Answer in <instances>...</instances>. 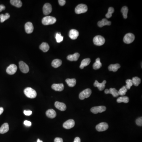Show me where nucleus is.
Segmentation results:
<instances>
[{"mask_svg": "<svg viewBox=\"0 0 142 142\" xmlns=\"http://www.w3.org/2000/svg\"><path fill=\"white\" fill-rule=\"evenodd\" d=\"M25 94L30 98H34L37 97V92L30 87L26 88L24 90Z\"/></svg>", "mask_w": 142, "mask_h": 142, "instance_id": "1", "label": "nucleus"}, {"mask_svg": "<svg viewBox=\"0 0 142 142\" xmlns=\"http://www.w3.org/2000/svg\"><path fill=\"white\" fill-rule=\"evenodd\" d=\"M56 21V19L55 17L50 16H48L43 17L42 19V23L44 25H50L55 23Z\"/></svg>", "mask_w": 142, "mask_h": 142, "instance_id": "2", "label": "nucleus"}, {"mask_svg": "<svg viewBox=\"0 0 142 142\" xmlns=\"http://www.w3.org/2000/svg\"><path fill=\"white\" fill-rule=\"evenodd\" d=\"M88 10V7L85 4H79L75 8V12L77 14H81L82 13H85Z\"/></svg>", "mask_w": 142, "mask_h": 142, "instance_id": "3", "label": "nucleus"}, {"mask_svg": "<svg viewBox=\"0 0 142 142\" xmlns=\"http://www.w3.org/2000/svg\"><path fill=\"white\" fill-rule=\"evenodd\" d=\"M93 42L95 45L101 46L105 43V39L101 36H96L93 39Z\"/></svg>", "mask_w": 142, "mask_h": 142, "instance_id": "4", "label": "nucleus"}, {"mask_svg": "<svg viewBox=\"0 0 142 142\" xmlns=\"http://www.w3.org/2000/svg\"><path fill=\"white\" fill-rule=\"evenodd\" d=\"M92 91L90 88H87L80 93L79 98L81 100H83L85 98H88L91 95Z\"/></svg>", "mask_w": 142, "mask_h": 142, "instance_id": "5", "label": "nucleus"}, {"mask_svg": "<svg viewBox=\"0 0 142 142\" xmlns=\"http://www.w3.org/2000/svg\"><path fill=\"white\" fill-rule=\"evenodd\" d=\"M135 39L134 35L132 33H129L126 34L125 36L124 37V42L126 44H130L134 42Z\"/></svg>", "mask_w": 142, "mask_h": 142, "instance_id": "6", "label": "nucleus"}, {"mask_svg": "<svg viewBox=\"0 0 142 142\" xmlns=\"http://www.w3.org/2000/svg\"><path fill=\"white\" fill-rule=\"evenodd\" d=\"M106 110V108L104 106L94 107L91 109V112L94 114H97L98 113H101L104 112Z\"/></svg>", "mask_w": 142, "mask_h": 142, "instance_id": "7", "label": "nucleus"}, {"mask_svg": "<svg viewBox=\"0 0 142 142\" xmlns=\"http://www.w3.org/2000/svg\"><path fill=\"white\" fill-rule=\"evenodd\" d=\"M108 124L105 122H101L96 126V130L98 132H103L108 129Z\"/></svg>", "mask_w": 142, "mask_h": 142, "instance_id": "8", "label": "nucleus"}, {"mask_svg": "<svg viewBox=\"0 0 142 142\" xmlns=\"http://www.w3.org/2000/svg\"><path fill=\"white\" fill-rule=\"evenodd\" d=\"M19 68L21 72L25 74L28 73L29 70V66L24 62L22 61L19 62Z\"/></svg>", "mask_w": 142, "mask_h": 142, "instance_id": "9", "label": "nucleus"}, {"mask_svg": "<svg viewBox=\"0 0 142 142\" xmlns=\"http://www.w3.org/2000/svg\"><path fill=\"white\" fill-rule=\"evenodd\" d=\"M75 124V123L74 120L69 119L64 123L63 126L66 129H70L74 126Z\"/></svg>", "mask_w": 142, "mask_h": 142, "instance_id": "10", "label": "nucleus"}, {"mask_svg": "<svg viewBox=\"0 0 142 142\" xmlns=\"http://www.w3.org/2000/svg\"><path fill=\"white\" fill-rule=\"evenodd\" d=\"M43 14L45 15H48L51 13L52 11V6L51 4L48 3L44 4L43 8Z\"/></svg>", "mask_w": 142, "mask_h": 142, "instance_id": "11", "label": "nucleus"}, {"mask_svg": "<svg viewBox=\"0 0 142 142\" xmlns=\"http://www.w3.org/2000/svg\"><path fill=\"white\" fill-rule=\"evenodd\" d=\"M17 66L15 64H11L6 69V72L9 75H14L17 70Z\"/></svg>", "mask_w": 142, "mask_h": 142, "instance_id": "12", "label": "nucleus"}, {"mask_svg": "<svg viewBox=\"0 0 142 142\" xmlns=\"http://www.w3.org/2000/svg\"><path fill=\"white\" fill-rule=\"evenodd\" d=\"M25 32L27 34H30L33 32L34 30V27L32 23L30 22H28L25 24Z\"/></svg>", "mask_w": 142, "mask_h": 142, "instance_id": "13", "label": "nucleus"}, {"mask_svg": "<svg viewBox=\"0 0 142 142\" xmlns=\"http://www.w3.org/2000/svg\"><path fill=\"white\" fill-rule=\"evenodd\" d=\"M79 35V32L75 29H72L69 31V36L72 40H75L78 37Z\"/></svg>", "mask_w": 142, "mask_h": 142, "instance_id": "14", "label": "nucleus"}, {"mask_svg": "<svg viewBox=\"0 0 142 142\" xmlns=\"http://www.w3.org/2000/svg\"><path fill=\"white\" fill-rule=\"evenodd\" d=\"M106 83V81L105 80L103 81L101 83H99L97 80H96L94 83V85L95 87H98L99 90L102 91L105 88Z\"/></svg>", "mask_w": 142, "mask_h": 142, "instance_id": "15", "label": "nucleus"}, {"mask_svg": "<svg viewBox=\"0 0 142 142\" xmlns=\"http://www.w3.org/2000/svg\"><path fill=\"white\" fill-rule=\"evenodd\" d=\"M52 89L56 91H62L64 89V85L63 83L53 84L51 87Z\"/></svg>", "mask_w": 142, "mask_h": 142, "instance_id": "16", "label": "nucleus"}, {"mask_svg": "<svg viewBox=\"0 0 142 142\" xmlns=\"http://www.w3.org/2000/svg\"><path fill=\"white\" fill-rule=\"evenodd\" d=\"M55 108L60 111H64L66 109V105L63 103L60 102L59 101H56L55 103Z\"/></svg>", "mask_w": 142, "mask_h": 142, "instance_id": "17", "label": "nucleus"}, {"mask_svg": "<svg viewBox=\"0 0 142 142\" xmlns=\"http://www.w3.org/2000/svg\"><path fill=\"white\" fill-rule=\"evenodd\" d=\"M80 54L79 53H76L73 55H70L68 56L67 59L71 61H77L79 57Z\"/></svg>", "mask_w": 142, "mask_h": 142, "instance_id": "18", "label": "nucleus"}, {"mask_svg": "<svg viewBox=\"0 0 142 142\" xmlns=\"http://www.w3.org/2000/svg\"><path fill=\"white\" fill-rule=\"evenodd\" d=\"M111 24V22L108 21L106 19H103L101 21H99L98 23V25L99 27H102L105 25H110Z\"/></svg>", "mask_w": 142, "mask_h": 142, "instance_id": "19", "label": "nucleus"}, {"mask_svg": "<svg viewBox=\"0 0 142 142\" xmlns=\"http://www.w3.org/2000/svg\"><path fill=\"white\" fill-rule=\"evenodd\" d=\"M46 114L47 116L51 119H53L56 116V114L55 111L53 109H50L46 111Z\"/></svg>", "mask_w": 142, "mask_h": 142, "instance_id": "20", "label": "nucleus"}, {"mask_svg": "<svg viewBox=\"0 0 142 142\" xmlns=\"http://www.w3.org/2000/svg\"><path fill=\"white\" fill-rule=\"evenodd\" d=\"M9 129V127L8 124L7 123H4L0 127V134H5L8 131Z\"/></svg>", "mask_w": 142, "mask_h": 142, "instance_id": "21", "label": "nucleus"}, {"mask_svg": "<svg viewBox=\"0 0 142 142\" xmlns=\"http://www.w3.org/2000/svg\"><path fill=\"white\" fill-rule=\"evenodd\" d=\"M121 68V66L119 64H111L108 67L109 70L110 71H113V72H116L119 69Z\"/></svg>", "mask_w": 142, "mask_h": 142, "instance_id": "22", "label": "nucleus"}, {"mask_svg": "<svg viewBox=\"0 0 142 142\" xmlns=\"http://www.w3.org/2000/svg\"><path fill=\"white\" fill-rule=\"evenodd\" d=\"M90 61H91L90 59L89 58H85V59H83L82 61L81 65L80 66V68L81 69L84 68V67L88 66L90 64Z\"/></svg>", "mask_w": 142, "mask_h": 142, "instance_id": "23", "label": "nucleus"}, {"mask_svg": "<svg viewBox=\"0 0 142 142\" xmlns=\"http://www.w3.org/2000/svg\"><path fill=\"white\" fill-rule=\"evenodd\" d=\"M39 48L42 51L44 52H47L50 49V46L48 43L45 42L42 43L40 45Z\"/></svg>", "mask_w": 142, "mask_h": 142, "instance_id": "24", "label": "nucleus"}, {"mask_svg": "<svg viewBox=\"0 0 142 142\" xmlns=\"http://www.w3.org/2000/svg\"><path fill=\"white\" fill-rule=\"evenodd\" d=\"M62 61L60 59H56L52 61L51 65L53 67L55 68H57L62 65Z\"/></svg>", "mask_w": 142, "mask_h": 142, "instance_id": "25", "label": "nucleus"}, {"mask_svg": "<svg viewBox=\"0 0 142 142\" xmlns=\"http://www.w3.org/2000/svg\"><path fill=\"white\" fill-rule=\"evenodd\" d=\"M102 66V64L100 62V59L99 58L96 60L94 63L93 65V68L94 69H98Z\"/></svg>", "mask_w": 142, "mask_h": 142, "instance_id": "26", "label": "nucleus"}, {"mask_svg": "<svg viewBox=\"0 0 142 142\" xmlns=\"http://www.w3.org/2000/svg\"><path fill=\"white\" fill-rule=\"evenodd\" d=\"M66 82L68 86L71 87H74L76 83V80L75 79H67L66 80Z\"/></svg>", "mask_w": 142, "mask_h": 142, "instance_id": "27", "label": "nucleus"}, {"mask_svg": "<svg viewBox=\"0 0 142 142\" xmlns=\"http://www.w3.org/2000/svg\"><path fill=\"white\" fill-rule=\"evenodd\" d=\"M10 2L12 5L17 8H20L22 6V3L20 0H11Z\"/></svg>", "mask_w": 142, "mask_h": 142, "instance_id": "28", "label": "nucleus"}, {"mask_svg": "<svg viewBox=\"0 0 142 142\" xmlns=\"http://www.w3.org/2000/svg\"><path fill=\"white\" fill-rule=\"evenodd\" d=\"M129 101V99L127 96H122L119 98L117 100V102L119 103L122 102L127 103Z\"/></svg>", "mask_w": 142, "mask_h": 142, "instance_id": "29", "label": "nucleus"}, {"mask_svg": "<svg viewBox=\"0 0 142 142\" xmlns=\"http://www.w3.org/2000/svg\"><path fill=\"white\" fill-rule=\"evenodd\" d=\"M121 11L122 13L123 14V17H124V19H126L127 17V14L128 12V8L126 6H123L122 8Z\"/></svg>", "mask_w": 142, "mask_h": 142, "instance_id": "30", "label": "nucleus"}, {"mask_svg": "<svg viewBox=\"0 0 142 142\" xmlns=\"http://www.w3.org/2000/svg\"><path fill=\"white\" fill-rule=\"evenodd\" d=\"M109 94H112L114 97H117L119 96L118 90L115 88H110L109 90Z\"/></svg>", "mask_w": 142, "mask_h": 142, "instance_id": "31", "label": "nucleus"}, {"mask_svg": "<svg viewBox=\"0 0 142 142\" xmlns=\"http://www.w3.org/2000/svg\"><path fill=\"white\" fill-rule=\"evenodd\" d=\"M133 84L134 86H138L141 82V80L139 77H135L133 78L132 79Z\"/></svg>", "mask_w": 142, "mask_h": 142, "instance_id": "32", "label": "nucleus"}, {"mask_svg": "<svg viewBox=\"0 0 142 142\" xmlns=\"http://www.w3.org/2000/svg\"><path fill=\"white\" fill-rule=\"evenodd\" d=\"M10 16L8 13H6L5 15L1 14L0 15V18H1V22L3 23L6 20L10 18Z\"/></svg>", "mask_w": 142, "mask_h": 142, "instance_id": "33", "label": "nucleus"}, {"mask_svg": "<svg viewBox=\"0 0 142 142\" xmlns=\"http://www.w3.org/2000/svg\"><path fill=\"white\" fill-rule=\"evenodd\" d=\"M114 12V9L113 7L109 8L108 12L105 15L106 17L107 18H110L112 16V14Z\"/></svg>", "mask_w": 142, "mask_h": 142, "instance_id": "34", "label": "nucleus"}, {"mask_svg": "<svg viewBox=\"0 0 142 142\" xmlns=\"http://www.w3.org/2000/svg\"><path fill=\"white\" fill-rule=\"evenodd\" d=\"M127 89L125 86H123L118 91L119 95L122 96L125 95V94H126V92H127Z\"/></svg>", "mask_w": 142, "mask_h": 142, "instance_id": "35", "label": "nucleus"}, {"mask_svg": "<svg viewBox=\"0 0 142 142\" xmlns=\"http://www.w3.org/2000/svg\"><path fill=\"white\" fill-rule=\"evenodd\" d=\"M56 42L58 43H60L62 42L63 40V37L62 36L61 33H56L55 37Z\"/></svg>", "mask_w": 142, "mask_h": 142, "instance_id": "36", "label": "nucleus"}, {"mask_svg": "<svg viewBox=\"0 0 142 142\" xmlns=\"http://www.w3.org/2000/svg\"><path fill=\"white\" fill-rule=\"evenodd\" d=\"M126 85L125 87L128 90L130 89L131 88V87L133 85V84L132 81V80L131 79H127L126 81Z\"/></svg>", "mask_w": 142, "mask_h": 142, "instance_id": "37", "label": "nucleus"}, {"mask_svg": "<svg viewBox=\"0 0 142 142\" xmlns=\"http://www.w3.org/2000/svg\"><path fill=\"white\" fill-rule=\"evenodd\" d=\"M136 123L137 125L139 126H142V117H140L137 119L136 121Z\"/></svg>", "mask_w": 142, "mask_h": 142, "instance_id": "38", "label": "nucleus"}, {"mask_svg": "<svg viewBox=\"0 0 142 142\" xmlns=\"http://www.w3.org/2000/svg\"><path fill=\"white\" fill-rule=\"evenodd\" d=\"M24 114H25L26 116H30V115H31V114H32V111H26V110H25L24 111Z\"/></svg>", "mask_w": 142, "mask_h": 142, "instance_id": "39", "label": "nucleus"}, {"mask_svg": "<svg viewBox=\"0 0 142 142\" xmlns=\"http://www.w3.org/2000/svg\"><path fill=\"white\" fill-rule=\"evenodd\" d=\"M24 124L27 126L30 127L31 126L32 123L30 121H25L24 122Z\"/></svg>", "mask_w": 142, "mask_h": 142, "instance_id": "40", "label": "nucleus"}, {"mask_svg": "<svg viewBox=\"0 0 142 142\" xmlns=\"http://www.w3.org/2000/svg\"><path fill=\"white\" fill-rule=\"evenodd\" d=\"M58 2L61 6H63L66 4V1L65 0H59Z\"/></svg>", "mask_w": 142, "mask_h": 142, "instance_id": "41", "label": "nucleus"}, {"mask_svg": "<svg viewBox=\"0 0 142 142\" xmlns=\"http://www.w3.org/2000/svg\"><path fill=\"white\" fill-rule=\"evenodd\" d=\"M54 142H63V141L62 138L56 137L54 140Z\"/></svg>", "mask_w": 142, "mask_h": 142, "instance_id": "42", "label": "nucleus"}, {"mask_svg": "<svg viewBox=\"0 0 142 142\" xmlns=\"http://www.w3.org/2000/svg\"><path fill=\"white\" fill-rule=\"evenodd\" d=\"M5 9V6L3 5H0V12Z\"/></svg>", "mask_w": 142, "mask_h": 142, "instance_id": "43", "label": "nucleus"}, {"mask_svg": "<svg viewBox=\"0 0 142 142\" xmlns=\"http://www.w3.org/2000/svg\"><path fill=\"white\" fill-rule=\"evenodd\" d=\"M74 142H81V139L79 137H76L75 139Z\"/></svg>", "mask_w": 142, "mask_h": 142, "instance_id": "44", "label": "nucleus"}, {"mask_svg": "<svg viewBox=\"0 0 142 142\" xmlns=\"http://www.w3.org/2000/svg\"><path fill=\"white\" fill-rule=\"evenodd\" d=\"M4 111V109L3 108H0V115H1Z\"/></svg>", "mask_w": 142, "mask_h": 142, "instance_id": "45", "label": "nucleus"}, {"mask_svg": "<svg viewBox=\"0 0 142 142\" xmlns=\"http://www.w3.org/2000/svg\"><path fill=\"white\" fill-rule=\"evenodd\" d=\"M105 93L106 94H109V90L108 89L105 90Z\"/></svg>", "mask_w": 142, "mask_h": 142, "instance_id": "46", "label": "nucleus"}, {"mask_svg": "<svg viewBox=\"0 0 142 142\" xmlns=\"http://www.w3.org/2000/svg\"><path fill=\"white\" fill-rule=\"evenodd\" d=\"M37 142H43V141H42V140H40V139H38L37 141Z\"/></svg>", "mask_w": 142, "mask_h": 142, "instance_id": "47", "label": "nucleus"}]
</instances>
